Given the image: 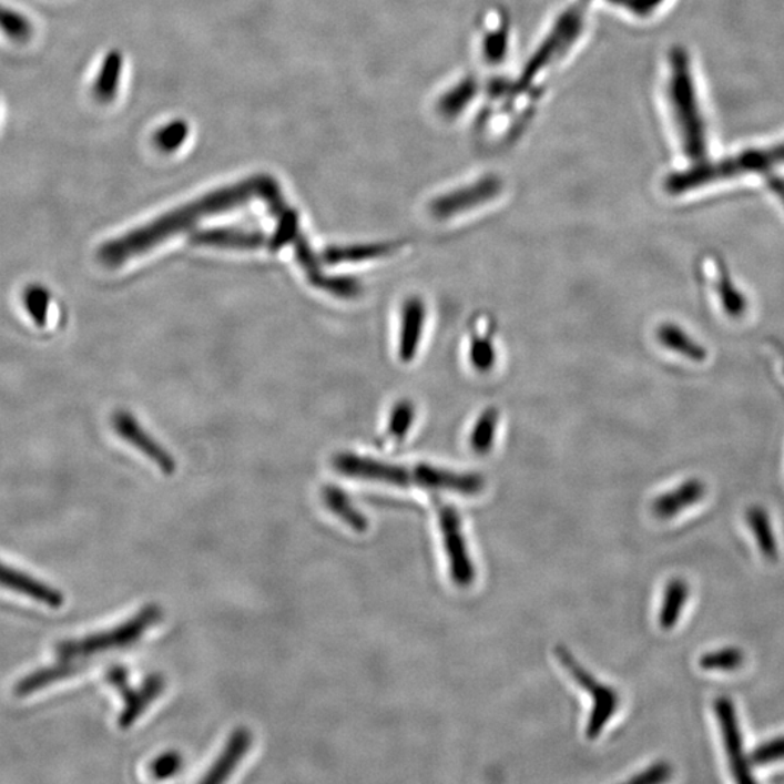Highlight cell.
I'll return each instance as SVG.
<instances>
[{
  "label": "cell",
  "instance_id": "obj_32",
  "mask_svg": "<svg viewBox=\"0 0 784 784\" xmlns=\"http://www.w3.org/2000/svg\"><path fill=\"white\" fill-rule=\"evenodd\" d=\"M187 125L185 121H173L171 124L164 125L154 135V144L163 152H175L187 138Z\"/></svg>",
  "mask_w": 784,
  "mask_h": 784
},
{
  "label": "cell",
  "instance_id": "obj_9",
  "mask_svg": "<svg viewBox=\"0 0 784 784\" xmlns=\"http://www.w3.org/2000/svg\"><path fill=\"white\" fill-rule=\"evenodd\" d=\"M295 243V255L299 265H302L305 275L312 285L316 288L326 291L328 294L336 295V297L345 299L358 298L363 294V285L359 281L352 278H342V276H327L324 275L322 271L320 263H318L317 257L314 256L312 247L302 234H298Z\"/></svg>",
  "mask_w": 784,
  "mask_h": 784
},
{
  "label": "cell",
  "instance_id": "obj_20",
  "mask_svg": "<svg viewBox=\"0 0 784 784\" xmlns=\"http://www.w3.org/2000/svg\"><path fill=\"white\" fill-rule=\"evenodd\" d=\"M659 340L666 349L673 350L693 363H703L706 359V349L675 324H663L659 328Z\"/></svg>",
  "mask_w": 784,
  "mask_h": 784
},
{
  "label": "cell",
  "instance_id": "obj_29",
  "mask_svg": "<svg viewBox=\"0 0 784 784\" xmlns=\"http://www.w3.org/2000/svg\"><path fill=\"white\" fill-rule=\"evenodd\" d=\"M275 215H278L279 223L274 237L271 238L269 246L272 252H278L286 244L294 243L299 234L298 214L291 210L288 205L282 206L279 211H276Z\"/></svg>",
  "mask_w": 784,
  "mask_h": 784
},
{
  "label": "cell",
  "instance_id": "obj_2",
  "mask_svg": "<svg viewBox=\"0 0 784 784\" xmlns=\"http://www.w3.org/2000/svg\"><path fill=\"white\" fill-rule=\"evenodd\" d=\"M335 468L342 476L358 480L377 481L396 487L426 488V490L455 491L465 496H476L483 490V478L478 474H459L449 469L420 464L403 467L354 454H342L335 458Z\"/></svg>",
  "mask_w": 784,
  "mask_h": 784
},
{
  "label": "cell",
  "instance_id": "obj_3",
  "mask_svg": "<svg viewBox=\"0 0 784 784\" xmlns=\"http://www.w3.org/2000/svg\"><path fill=\"white\" fill-rule=\"evenodd\" d=\"M163 612L159 605H145L134 618L110 629V631L82 638V640L63 642L59 646V654L64 661H73L134 645L149 629L161 622Z\"/></svg>",
  "mask_w": 784,
  "mask_h": 784
},
{
  "label": "cell",
  "instance_id": "obj_26",
  "mask_svg": "<svg viewBox=\"0 0 784 784\" xmlns=\"http://www.w3.org/2000/svg\"><path fill=\"white\" fill-rule=\"evenodd\" d=\"M0 32L16 44H26L34 35V26L23 13L0 3Z\"/></svg>",
  "mask_w": 784,
  "mask_h": 784
},
{
  "label": "cell",
  "instance_id": "obj_18",
  "mask_svg": "<svg viewBox=\"0 0 784 784\" xmlns=\"http://www.w3.org/2000/svg\"><path fill=\"white\" fill-rule=\"evenodd\" d=\"M403 246L401 243H370L354 244V246L328 247L323 253V261L327 265H340V263H358L363 261L378 259L391 255Z\"/></svg>",
  "mask_w": 784,
  "mask_h": 784
},
{
  "label": "cell",
  "instance_id": "obj_12",
  "mask_svg": "<svg viewBox=\"0 0 784 784\" xmlns=\"http://www.w3.org/2000/svg\"><path fill=\"white\" fill-rule=\"evenodd\" d=\"M252 746V734L246 727H238L234 731L225 744L223 753L218 755L215 763L211 765L206 776L202 778L205 784H218L227 781L238 767L242 760L246 757L248 749Z\"/></svg>",
  "mask_w": 784,
  "mask_h": 784
},
{
  "label": "cell",
  "instance_id": "obj_31",
  "mask_svg": "<svg viewBox=\"0 0 784 784\" xmlns=\"http://www.w3.org/2000/svg\"><path fill=\"white\" fill-rule=\"evenodd\" d=\"M717 293H720L722 307H724L727 316H743L746 312V299L727 274H721L720 281H717Z\"/></svg>",
  "mask_w": 784,
  "mask_h": 784
},
{
  "label": "cell",
  "instance_id": "obj_25",
  "mask_svg": "<svg viewBox=\"0 0 784 784\" xmlns=\"http://www.w3.org/2000/svg\"><path fill=\"white\" fill-rule=\"evenodd\" d=\"M500 415L496 408H487L476 421L469 438V446L478 455H487L496 442L499 429Z\"/></svg>",
  "mask_w": 784,
  "mask_h": 784
},
{
  "label": "cell",
  "instance_id": "obj_23",
  "mask_svg": "<svg viewBox=\"0 0 784 784\" xmlns=\"http://www.w3.org/2000/svg\"><path fill=\"white\" fill-rule=\"evenodd\" d=\"M746 522H749L751 530L757 542L760 551H762L763 557L767 560H776L778 548L776 541V534L770 523L768 515L762 507H753L746 511Z\"/></svg>",
  "mask_w": 784,
  "mask_h": 784
},
{
  "label": "cell",
  "instance_id": "obj_24",
  "mask_svg": "<svg viewBox=\"0 0 784 784\" xmlns=\"http://www.w3.org/2000/svg\"><path fill=\"white\" fill-rule=\"evenodd\" d=\"M82 669V664L78 665L65 661V663L37 671V673L28 675V678L23 679L22 682L17 685V694L23 696V694L34 693L35 690L59 682L61 679H68L70 675L79 673Z\"/></svg>",
  "mask_w": 784,
  "mask_h": 784
},
{
  "label": "cell",
  "instance_id": "obj_22",
  "mask_svg": "<svg viewBox=\"0 0 784 784\" xmlns=\"http://www.w3.org/2000/svg\"><path fill=\"white\" fill-rule=\"evenodd\" d=\"M688 598L689 586L684 580L675 579L666 584L660 612L661 628L671 629L678 624Z\"/></svg>",
  "mask_w": 784,
  "mask_h": 784
},
{
  "label": "cell",
  "instance_id": "obj_10",
  "mask_svg": "<svg viewBox=\"0 0 784 784\" xmlns=\"http://www.w3.org/2000/svg\"><path fill=\"white\" fill-rule=\"evenodd\" d=\"M114 427L122 439L133 445L145 457L152 459L162 469L163 474L172 476L175 472L176 462L172 455L164 450L163 446L156 442L129 413L120 411L119 415H115Z\"/></svg>",
  "mask_w": 784,
  "mask_h": 784
},
{
  "label": "cell",
  "instance_id": "obj_33",
  "mask_svg": "<svg viewBox=\"0 0 784 784\" xmlns=\"http://www.w3.org/2000/svg\"><path fill=\"white\" fill-rule=\"evenodd\" d=\"M182 767V755L176 751H167L153 760V763L150 764V774L156 781H166V778L175 777Z\"/></svg>",
  "mask_w": 784,
  "mask_h": 784
},
{
  "label": "cell",
  "instance_id": "obj_28",
  "mask_svg": "<svg viewBox=\"0 0 784 784\" xmlns=\"http://www.w3.org/2000/svg\"><path fill=\"white\" fill-rule=\"evenodd\" d=\"M744 664V652L740 648H721L706 652L699 665L706 671H734Z\"/></svg>",
  "mask_w": 784,
  "mask_h": 784
},
{
  "label": "cell",
  "instance_id": "obj_27",
  "mask_svg": "<svg viewBox=\"0 0 784 784\" xmlns=\"http://www.w3.org/2000/svg\"><path fill=\"white\" fill-rule=\"evenodd\" d=\"M469 360L474 369L478 373H490L495 368L497 360L496 343L491 339V333L482 335L477 333L469 343Z\"/></svg>",
  "mask_w": 784,
  "mask_h": 784
},
{
  "label": "cell",
  "instance_id": "obj_11",
  "mask_svg": "<svg viewBox=\"0 0 784 784\" xmlns=\"http://www.w3.org/2000/svg\"><path fill=\"white\" fill-rule=\"evenodd\" d=\"M426 304L421 298L411 297L403 304L400 340H398V356L403 363H411L416 358L426 326Z\"/></svg>",
  "mask_w": 784,
  "mask_h": 784
},
{
  "label": "cell",
  "instance_id": "obj_1",
  "mask_svg": "<svg viewBox=\"0 0 784 784\" xmlns=\"http://www.w3.org/2000/svg\"><path fill=\"white\" fill-rule=\"evenodd\" d=\"M276 194H281V187L271 176H255L236 185L222 187L173 210L172 213L164 214L163 217L154 220L144 227L133 230L116 241L103 244L98 257L108 267L120 266L131 257L143 255L167 238L186 232L211 215L237 208L255 198L267 202Z\"/></svg>",
  "mask_w": 784,
  "mask_h": 784
},
{
  "label": "cell",
  "instance_id": "obj_7",
  "mask_svg": "<svg viewBox=\"0 0 784 784\" xmlns=\"http://www.w3.org/2000/svg\"><path fill=\"white\" fill-rule=\"evenodd\" d=\"M108 683L114 685L119 690L122 699H124V709H122L119 717L121 730L129 727L143 716L150 704L162 696L166 680L162 674H152L139 688H131L129 682V671L124 666H112L106 674Z\"/></svg>",
  "mask_w": 784,
  "mask_h": 784
},
{
  "label": "cell",
  "instance_id": "obj_35",
  "mask_svg": "<svg viewBox=\"0 0 784 784\" xmlns=\"http://www.w3.org/2000/svg\"><path fill=\"white\" fill-rule=\"evenodd\" d=\"M671 774V767L665 763H656L648 767L645 772L638 774V776L632 777L631 783L635 784H659L669 781Z\"/></svg>",
  "mask_w": 784,
  "mask_h": 784
},
{
  "label": "cell",
  "instance_id": "obj_13",
  "mask_svg": "<svg viewBox=\"0 0 784 784\" xmlns=\"http://www.w3.org/2000/svg\"><path fill=\"white\" fill-rule=\"evenodd\" d=\"M784 163V144L778 147L763 150V152H749L739 159H731L720 164H712L713 180H724L743 172L765 171L772 164Z\"/></svg>",
  "mask_w": 784,
  "mask_h": 784
},
{
  "label": "cell",
  "instance_id": "obj_30",
  "mask_svg": "<svg viewBox=\"0 0 784 784\" xmlns=\"http://www.w3.org/2000/svg\"><path fill=\"white\" fill-rule=\"evenodd\" d=\"M416 420V406L410 400H403L393 408L388 422L389 438L401 442Z\"/></svg>",
  "mask_w": 784,
  "mask_h": 784
},
{
  "label": "cell",
  "instance_id": "obj_4",
  "mask_svg": "<svg viewBox=\"0 0 784 784\" xmlns=\"http://www.w3.org/2000/svg\"><path fill=\"white\" fill-rule=\"evenodd\" d=\"M673 101L678 124L682 131L685 153L693 159L704 157L706 139L694 95L693 79L689 72V61L683 50L674 53Z\"/></svg>",
  "mask_w": 784,
  "mask_h": 784
},
{
  "label": "cell",
  "instance_id": "obj_8",
  "mask_svg": "<svg viewBox=\"0 0 784 784\" xmlns=\"http://www.w3.org/2000/svg\"><path fill=\"white\" fill-rule=\"evenodd\" d=\"M715 712L735 781L754 783L755 778L751 774L750 758H746L744 753L743 734H741L734 703H732L731 699L720 698L715 702Z\"/></svg>",
  "mask_w": 784,
  "mask_h": 784
},
{
  "label": "cell",
  "instance_id": "obj_6",
  "mask_svg": "<svg viewBox=\"0 0 784 784\" xmlns=\"http://www.w3.org/2000/svg\"><path fill=\"white\" fill-rule=\"evenodd\" d=\"M438 505L439 526L442 532L446 557L449 561V574L454 583L467 589L476 581V567L469 557L467 539H465L462 519L458 510L444 501Z\"/></svg>",
  "mask_w": 784,
  "mask_h": 784
},
{
  "label": "cell",
  "instance_id": "obj_15",
  "mask_svg": "<svg viewBox=\"0 0 784 784\" xmlns=\"http://www.w3.org/2000/svg\"><path fill=\"white\" fill-rule=\"evenodd\" d=\"M497 192V183L495 181H487L478 183V185L468 187L457 194L444 196L431 205V214L436 218H448L452 217L454 214L462 213L465 210L472 208L480 204V202L490 200L495 196Z\"/></svg>",
  "mask_w": 784,
  "mask_h": 784
},
{
  "label": "cell",
  "instance_id": "obj_19",
  "mask_svg": "<svg viewBox=\"0 0 784 784\" xmlns=\"http://www.w3.org/2000/svg\"><path fill=\"white\" fill-rule=\"evenodd\" d=\"M323 500L327 509L355 532L363 533L368 530V519L352 505L349 497L340 488L333 486L324 488Z\"/></svg>",
  "mask_w": 784,
  "mask_h": 784
},
{
  "label": "cell",
  "instance_id": "obj_34",
  "mask_svg": "<svg viewBox=\"0 0 784 784\" xmlns=\"http://www.w3.org/2000/svg\"><path fill=\"white\" fill-rule=\"evenodd\" d=\"M784 758V736L758 745L750 755L751 765H767Z\"/></svg>",
  "mask_w": 784,
  "mask_h": 784
},
{
  "label": "cell",
  "instance_id": "obj_16",
  "mask_svg": "<svg viewBox=\"0 0 784 784\" xmlns=\"http://www.w3.org/2000/svg\"><path fill=\"white\" fill-rule=\"evenodd\" d=\"M704 491H706V488H704V483L701 480L685 481L682 486L664 492L659 499L652 501V513L660 519H671L680 511L688 509V507L696 505L704 496Z\"/></svg>",
  "mask_w": 784,
  "mask_h": 784
},
{
  "label": "cell",
  "instance_id": "obj_17",
  "mask_svg": "<svg viewBox=\"0 0 784 784\" xmlns=\"http://www.w3.org/2000/svg\"><path fill=\"white\" fill-rule=\"evenodd\" d=\"M191 243L196 246L223 248H257L265 244V236L261 233L244 232L236 228L204 230L191 237Z\"/></svg>",
  "mask_w": 784,
  "mask_h": 784
},
{
  "label": "cell",
  "instance_id": "obj_5",
  "mask_svg": "<svg viewBox=\"0 0 784 784\" xmlns=\"http://www.w3.org/2000/svg\"><path fill=\"white\" fill-rule=\"evenodd\" d=\"M556 654L571 679L586 690V693L590 694L593 707H591L590 720L587 722L586 735L589 740H595L617 713L621 698H619L617 690L600 683L590 671H587L566 646H558Z\"/></svg>",
  "mask_w": 784,
  "mask_h": 784
},
{
  "label": "cell",
  "instance_id": "obj_14",
  "mask_svg": "<svg viewBox=\"0 0 784 784\" xmlns=\"http://www.w3.org/2000/svg\"><path fill=\"white\" fill-rule=\"evenodd\" d=\"M0 586L28 595L37 602L51 605V608H60L63 604V595L58 590L50 589L49 586L40 583L21 571L13 570V568L4 567L2 563H0Z\"/></svg>",
  "mask_w": 784,
  "mask_h": 784
},
{
  "label": "cell",
  "instance_id": "obj_36",
  "mask_svg": "<svg viewBox=\"0 0 784 784\" xmlns=\"http://www.w3.org/2000/svg\"><path fill=\"white\" fill-rule=\"evenodd\" d=\"M770 185H772L773 191L776 192L778 198L784 202V182H782L781 180H773L770 181Z\"/></svg>",
  "mask_w": 784,
  "mask_h": 784
},
{
  "label": "cell",
  "instance_id": "obj_21",
  "mask_svg": "<svg viewBox=\"0 0 784 784\" xmlns=\"http://www.w3.org/2000/svg\"><path fill=\"white\" fill-rule=\"evenodd\" d=\"M121 70V54L119 51H112V53L108 54L105 60H103L95 84H93V95H95L96 101L108 103L114 100L116 92H119Z\"/></svg>",
  "mask_w": 784,
  "mask_h": 784
}]
</instances>
